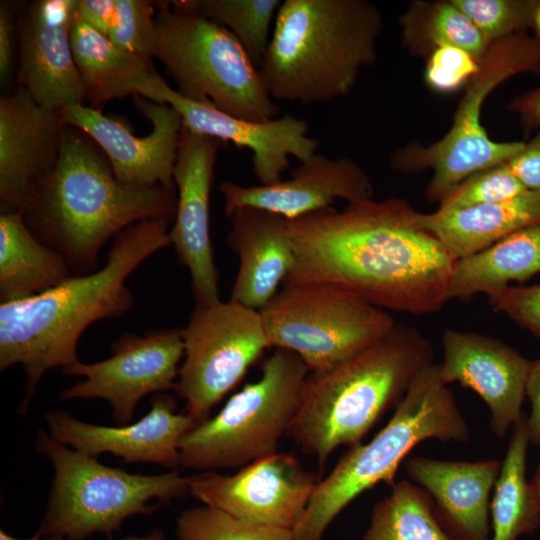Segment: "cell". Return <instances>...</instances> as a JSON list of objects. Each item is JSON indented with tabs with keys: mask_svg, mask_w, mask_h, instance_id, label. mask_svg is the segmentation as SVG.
Listing matches in <instances>:
<instances>
[{
	"mask_svg": "<svg viewBox=\"0 0 540 540\" xmlns=\"http://www.w3.org/2000/svg\"><path fill=\"white\" fill-rule=\"evenodd\" d=\"M182 337L176 391L198 425L270 345L260 312L233 300L195 306Z\"/></svg>",
	"mask_w": 540,
	"mask_h": 540,
	"instance_id": "cell-12",
	"label": "cell"
},
{
	"mask_svg": "<svg viewBox=\"0 0 540 540\" xmlns=\"http://www.w3.org/2000/svg\"><path fill=\"white\" fill-rule=\"evenodd\" d=\"M540 272V221L527 225L490 247L456 260L448 297L462 301L477 294L494 296L512 281L524 282Z\"/></svg>",
	"mask_w": 540,
	"mask_h": 540,
	"instance_id": "cell-27",
	"label": "cell"
},
{
	"mask_svg": "<svg viewBox=\"0 0 540 540\" xmlns=\"http://www.w3.org/2000/svg\"><path fill=\"white\" fill-rule=\"evenodd\" d=\"M524 72L540 74V38L526 32L490 44L479 68L466 84L446 135L428 147L408 146L391 156V166L403 172L431 168L425 195L440 202L471 175L504 164L525 142L490 139L480 117L485 99L501 83Z\"/></svg>",
	"mask_w": 540,
	"mask_h": 540,
	"instance_id": "cell-10",
	"label": "cell"
},
{
	"mask_svg": "<svg viewBox=\"0 0 540 540\" xmlns=\"http://www.w3.org/2000/svg\"><path fill=\"white\" fill-rule=\"evenodd\" d=\"M456 261L476 254L509 234L540 221V191L501 202L417 214Z\"/></svg>",
	"mask_w": 540,
	"mask_h": 540,
	"instance_id": "cell-25",
	"label": "cell"
},
{
	"mask_svg": "<svg viewBox=\"0 0 540 540\" xmlns=\"http://www.w3.org/2000/svg\"><path fill=\"white\" fill-rule=\"evenodd\" d=\"M509 109L518 113L529 126H540V86L515 98Z\"/></svg>",
	"mask_w": 540,
	"mask_h": 540,
	"instance_id": "cell-43",
	"label": "cell"
},
{
	"mask_svg": "<svg viewBox=\"0 0 540 540\" xmlns=\"http://www.w3.org/2000/svg\"><path fill=\"white\" fill-rule=\"evenodd\" d=\"M403 43L417 54L440 46H454L470 53L478 62L490 43L470 18L451 1L416 2L401 18Z\"/></svg>",
	"mask_w": 540,
	"mask_h": 540,
	"instance_id": "cell-30",
	"label": "cell"
},
{
	"mask_svg": "<svg viewBox=\"0 0 540 540\" xmlns=\"http://www.w3.org/2000/svg\"><path fill=\"white\" fill-rule=\"evenodd\" d=\"M41 534L37 531L32 537L27 539H18L6 533L3 529L0 530V540H40Z\"/></svg>",
	"mask_w": 540,
	"mask_h": 540,
	"instance_id": "cell-46",
	"label": "cell"
},
{
	"mask_svg": "<svg viewBox=\"0 0 540 540\" xmlns=\"http://www.w3.org/2000/svg\"><path fill=\"white\" fill-rule=\"evenodd\" d=\"M434 363L431 341L398 324L370 347L319 374L309 373L287 432L320 468L340 446H354L404 398L414 378Z\"/></svg>",
	"mask_w": 540,
	"mask_h": 540,
	"instance_id": "cell-5",
	"label": "cell"
},
{
	"mask_svg": "<svg viewBox=\"0 0 540 540\" xmlns=\"http://www.w3.org/2000/svg\"><path fill=\"white\" fill-rule=\"evenodd\" d=\"M478 68L479 62L467 51L449 45L440 46L429 55L425 79L432 89L450 93L467 84Z\"/></svg>",
	"mask_w": 540,
	"mask_h": 540,
	"instance_id": "cell-37",
	"label": "cell"
},
{
	"mask_svg": "<svg viewBox=\"0 0 540 540\" xmlns=\"http://www.w3.org/2000/svg\"><path fill=\"white\" fill-rule=\"evenodd\" d=\"M491 44L533 28L538 0H452Z\"/></svg>",
	"mask_w": 540,
	"mask_h": 540,
	"instance_id": "cell-34",
	"label": "cell"
},
{
	"mask_svg": "<svg viewBox=\"0 0 540 540\" xmlns=\"http://www.w3.org/2000/svg\"><path fill=\"white\" fill-rule=\"evenodd\" d=\"M175 400L157 395L150 411L139 421L111 427L80 421L64 411H51L46 420L50 436L63 445L97 457L109 452L126 463L179 465L182 437L196 426L186 413H176Z\"/></svg>",
	"mask_w": 540,
	"mask_h": 540,
	"instance_id": "cell-21",
	"label": "cell"
},
{
	"mask_svg": "<svg viewBox=\"0 0 540 540\" xmlns=\"http://www.w3.org/2000/svg\"><path fill=\"white\" fill-rule=\"evenodd\" d=\"M165 218L137 222L114 239L103 267L73 275L39 295L0 303V370L20 364L26 375V413L43 375L79 361L77 345L93 323L126 314L134 296L128 277L150 256L171 245Z\"/></svg>",
	"mask_w": 540,
	"mask_h": 540,
	"instance_id": "cell-2",
	"label": "cell"
},
{
	"mask_svg": "<svg viewBox=\"0 0 540 540\" xmlns=\"http://www.w3.org/2000/svg\"><path fill=\"white\" fill-rule=\"evenodd\" d=\"M408 478L430 497L437 519L451 540H490V493L501 462L445 461L412 457Z\"/></svg>",
	"mask_w": 540,
	"mask_h": 540,
	"instance_id": "cell-23",
	"label": "cell"
},
{
	"mask_svg": "<svg viewBox=\"0 0 540 540\" xmlns=\"http://www.w3.org/2000/svg\"><path fill=\"white\" fill-rule=\"evenodd\" d=\"M111 351L112 355L105 360L92 364L78 361L63 368L64 375L85 379L64 389L60 400L105 399L115 420L128 424L144 396L176 390L178 365L184 357L182 328L152 330L144 336L126 333Z\"/></svg>",
	"mask_w": 540,
	"mask_h": 540,
	"instance_id": "cell-13",
	"label": "cell"
},
{
	"mask_svg": "<svg viewBox=\"0 0 540 540\" xmlns=\"http://www.w3.org/2000/svg\"><path fill=\"white\" fill-rule=\"evenodd\" d=\"M221 141L183 126L173 179L177 207L169 230L179 262L188 268L195 306L220 300L209 232V200Z\"/></svg>",
	"mask_w": 540,
	"mask_h": 540,
	"instance_id": "cell-17",
	"label": "cell"
},
{
	"mask_svg": "<svg viewBox=\"0 0 540 540\" xmlns=\"http://www.w3.org/2000/svg\"><path fill=\"white\" fill-rule=\"evenodd\" d=\"M417 214L391 197L287 219L294 265L283 285L331 288L386 311H440L455 260Z\"/></svg>",
	"mask_w": 540,
	"mask_h": 540,
	"instance_id": "cell-1",
	"label": "cell"
},
{
	"mask_svg": "<svg viewBox=\"0 0 540 540\" xmlns=\"http://www.w3.org/2000/svg\"><path fill=\"white\" fill-rule=\"evenodd\" d=\"M75 0H37L19 13V85L39 105L60 111L84 104L71 28Z\"/></svg>",
	"mask_w": 540,
	"mask_h": 540,
	"instance_id": "cell-19",
	"label": "cell"
},
{
	"mask_svg": "<svg viewBox=\"0 0 540 540\" xmlns=\"http://www.w3.org/2000/svg\"><path fill=\"white\" fill-rule=\"evenodd\" d=\"M532 495L540 507V465L538 466L532 480L529 482Z\"/></svg>",
	"mask_w": 540,
	"mask_h": 540,
	"instance_id": "cell-45",
	"label": "cell"
},
{
	"mask_svg": "<svg viewBox=\"0 0 540 540\" xmlns=\"http://www.w3.org/2000/svg\"><path fill=\"white\" fill-rule=\"evenodd\" d=\"M71 44L85 99L93 108L115 98L140 96L159 75L151 60L120 49L75 17Z\"/></svg>",
	"mask_w": 540,
	"mask_h": 540,
	"instance_id": "cell-26",
	"label": "cell"
},
{
	"mask_svg": "<svg viewBox=\"0 0 540 540\" xmlns=\"http://www.w3.org/2000/svg\"><path fill=\"white\" fill-rule=\"evenodd\" d=\"M259 312L270 348L294 352L313 374L345 363L396 325L386 310L314 285H283Z\"/></svg>",
	"mask_w": 540,
	"mask_h": 540,
	"instance_id": "cell-11",
	"label": "cell"
},
{
	"mask_svg": "<svg viewBox=\"0 0 540 540\" xmlns=\"http://www.w3.org/2000/svg\"><path fill=\"white\" fill-rule=\"evenodd\" d=\"M529 191H540V133L503 164Z\"/></svg>",
	"mask_w": 540,
	"mask_h": 540,
	"instance_id": "cell-40",
	"label": "cell"
},
{
	"mask_svg": "<svg viewBox=\"0 0 540 540\" xmlns=\"http://www.w3.org/2000/svg\"><path fill=\"white\" fill-rule=\"evenodd\" d=\"M116 8V0H75L74 17L108 36Z\"/></svg>",
	"mask_w": 540,
	"mask_h": 540,
	"instance_id": "cell-41",
	"label": "cell"
},
{
	"mask_svg": "<svg viewBox=\"0 0 540 540\" xmlns=\"http://www.w3.org/2000/svg\"><path fill=\"white\" fill-rule=\"evenodd\" d=\"M47 540H65V539L54 537V538H48ZM117 540H166V537L163 530L154 529L152 532H150L147 535H143V536L130 535V536L123 537Z\"/></svg>",
	"mask_w": 540,
	"mask_h": 540,
	"instance_id": "cell-44",
	"label": "cell"
},
{
	"mask_svg": "<svg viewBox=\"0 0 540 540\" xmlns=\"http://www.w3.org/2000/svg\"><path fill=\"white\" fill-rule=\"evenodd\" d=\"M155 5L153 58L166 68L181 95L253 122L278 117L279 107L259 68L227 28L181 0Z\"/></svg>",
	"mask_w": 540,
	"mask_h": 540,
	"instance_id": "cell-7",
	"label": "cell"
},
{
	"mask_svg": "<svg viewBox=\"0 0 540 540\" xmlns=\"http://www.w3.org/2000/svg\"><path fill=\"white\" fill-rule=\"evenodd\" d=\"M522 413L512 427L507 452L501 463L490 502V540H517L540 528V507L526 480L529 435Z\"/></svg>",
	"mask_w": 540,
	"mask_h": 540,
	"instance_id": "cell-29",
	"label": "cell"
},
{
	"mask_svg": "<svg viewBox=\"0 0 540 540\" xmlns=\"http://www.w3.org/2000/svg\"><path fill=\"white\" fill-rule=\"evenodd\" d=\"M184 6L227 28L257 67L271 36L279 0H181Z\"/></svg>",
	"mask_w": 540,
	"mask_h": 540,
	"instance_id": "cell-32",
	"label": "cell"
},
{
	"mask_svg": "<svg viewBox=\"0 0 540 540\" xmlns=\"http://www.w3.org/2000/svg\"><path fill=\"white\" fill-rule=\"evenodd\" d=\"M140 97L173 107L183 126L197 134L250 150L260 185L281 181L282 173L291 165L290 157L303 163L317 153L319 142L308 136V123L290 114L264 122L245 120L181 95L160 75Z\"/></svg>",
	"mask_w": 540,
	"mask_h": 540,
	"instance_id": "cell-15",
	"label": "cell"
},
{
	"mask_svg": "<svg viewBox=\"0 0 540 540\" xmlns=\"http://www.w3.org/2000/svg\"><path fill=\"white\" fill-rule=\"evenodd\" d=\"M470 433L451 390L433 363L412 381L388 423L366 444L351 446L320 479L292 533L294 540H322L335 518L379 483L392 487L399 465L420 442H465Z\"/></svg>",
	"mask_w": 540,
	"mask_h": 540,
	"instance_id": "cell-6",
	"label": "cell"
},
{
	"mask_svg": "<svg viewBox=\"0 0 540 540\" xmlns=\"http://www.w3.org/2000/svg\"><path fill=\"white\" fill-rule=\"evenodd\" d=\"M73 276L65 258L38 240L23 212L0 213V301L46 292Z\"/></svg>",
	"mask_w": 540,
	"mask_h": 540,
	"instance_id": "cell-28",
	"label": "cell"
},
{
	"mask_svg": "<svg viewBox=\"0 0 540 540\" xmlns=\"http://www.w3.org/2000/svg\"><path fill=\"white\" fill-rule=\"evenodd\" d=\"M533 28L535 29L536 36L540 38V4L534 15Z\"/></svg>",
	"mask_w": 540,
	"mask_h": 540,
	"instance_id": "cell-47",
	"label": "cell"
},
{
	"mask_svg": "<svg viewBox=\"0 0 540 540\" xmlns=\"http://www.w3.org/2000/svg\"><path fill=\"white\" fill-rule=\"evenodd\" d=\"M309 373L294 352L275 348L257 381L246 384L215 416L182 437L179 465L203 472L242 468L277 452Z\"/></svg>",
	"mask_w": 540,
	"mask_h": 540,
	"instance_id": "cell-9",
	"label": "cell"
},
{
	"mask_svg": "<svg viewBox=\"0 0 540 540\" xmlns=\"http://www.w3.org/2000/svg\"><path fill=\"white\" fill-rule=\"evenodd\" d=\"M155 14V2L116 0L115 15L107 37L120 49L152 60Z\"/></svg>",
	"mask_w": 540,
	"mask_h": 540,
	"instance_id": "cell-35",
	"label": "cell"
},
{
	"mask_svg": "<svg viewBox=\"0 0 540 540\" xmlns=\"http://www.w3.org/2000/svg\"><path fill=\"white\" fill-rule=\"evenodd\" d=\"M135 98L138 110L152 125L143 137L136 136L123 121L84 104H72L59 112L65 125L78 128L95 142L120 182L176 188L173 172L183 128L181 116L167 104Z\"/></svg>",
	"mask_w": 540,
	"mask_h": 540,
	"instance_id": "cell-16",
	"label": "cell"
},
{
	"mask_svg": "<svg viewBox=\"0 0 540 540\" xmlns=\"http://www.w3.org/2000/svg\"><path fill=\"white\" fill-rule=\"evenodd\" d=\"M64 127L20 85L0 98V213L24 211L57 162Z\"/></svg>",
	"mask_w": 540,
	"mask_h": 540,
	"instance_id": "cell-18",
	"label": "cell"
},
{
	"mask_svg": "<svg viewBox=\"0 0 540 540\" xmlns=\"http://www.w3.org/2000/svg\"><path fill=\"white\" fill-rule=\"evenodd\" d=\"M439 374L444 384L473 390L490 409L493 433L504 438L522 415L531 362L494 337L446 329Z\"/></svg>",
	"mask_w": 540,
	"mask_h": 540,
	"instance_id": "cell-20",
	"label": "cell"
},
{
	"mask_svg": "<svg viewBox=\"0 0 540 540\" xmlns=\"http://www.w3.org/2000/svg\"><path fill=\"white\" fill-rule=\"evenodd\" d=\"M381 11L366 0H285L259 71L273 100L310 105L348 95L376 60Z\"/></svg>",
	"mask_w": 540,
	"mask_h": 540,
	"instance_id": "cell-4",
	"label": "cell"
},
{
	"mask_svg": "<svg viewBox=\"0 0 540 540\" xmlns=\"http://www.w3.org/2000/svg\"><path fill=\"white\" fill-rule=\"evenodd\" d=\"M176 207V188L120 182L95 142L65 125L57 162L23 215L34 236L61 254L73 275H85L97 270L108 240L143 220H172Z\"/></svg>",
	"mask_w": 540,
	"mask_h": 540,
	"instance_id": "cell-3",
	"label": "cell"
},
{
	"mask_svg": "<svg viewBox=\"0 0 540 540\" xmlns=\"http://www.w3.org/2000/svg\"><path fill=\"white\" fill-rule=\"evenodd\" d=\"M526 191L529 190L501 164L475 173L462 181L439 202L438 209L452 210L501 202Z\"/></svg>",
	"mask_w": 540,
	"mask_h": 540,
	"instance_id": "cell-36",
	"label": "cell"
},
{
	"mask_svg": "<svg viewBox=\"0 0 540 540\" xmlns=\"http://www.w3.org/2000/svg\"><path fill=\"white\" fill-rule=\"evenodd\" d=\"M177 540H294L292 530L260 525L209 506L193 507L176 520Z\"/></svg>",
	"mask_w": 540,
	"mask_h": 540,
	"instance_id": "cell-33",
	"label": "cell"
},
{
	"mask_svg": "<svg viewBox=\"0 0 540 540\" xmlns=\"http://www.w3.org/2000/svg\"><path fill=\"white\" fill-rule=\"evenodd\" d=\"M362 540H451L428 494L407 480L395 482L373 508Z\"/></svg>",
	"mask_w": 540,
	"mask_h": 540,
	"instance_id": "cell-31",
	"label": "cell"
},
{
	"mask_svg": "<svg viewBox=\"0 0 540 540\" xmlns=\"http://www.w3.org/2000/svg\"><path fill=\"white\" fill-rule=\"evenodd\" d=\"M319 480L297 457L277 451L235 474L207 471L190 476L189 493L239 519L293 530Z\"/></svg>",
	"mask_w": 540,
	"mask_h": 540,
	"instance_id": "cell-14",
	"label": "cell"
},
{
	"mask_svg": "<svg viewBox=\"0 0 540 540\" xmlns=\"http://www.w3.org/2000/svg\"><path fill=\"white\" fill-rule=\"evenodd\" d=\"M36 449L54 468L48 506L38 529L42 537L85 540L111 535L128 517L149 515L158 505L189 493L190 477L179 471L140 475L105 466L96 457L71 450L43 431Z\"/></svg>",
	"mask_w": 540,
	"mask_h": 540,
	"instance_id": "cell-8",
	"label": "cell"
},
{
	"mask_svg": "<svg viewBox=\"0 0 540 540\" xmlns=\"http://www.w3.org/2000/svg\"><path fill=\"white\" fill-rule=\"evenodd\" d=\"M18 32V16L15 2L0 4V80L4 85L10 78L14 64Z\"/></svg>",
	"mask_w": 540,
	"mask_h": 540,
	"instance_id": "cell-39",
	"label": "cell"
},
{
	"mask_svg": "<svg viewBox=\"0 0 540 540\" xmlns=\"http://www.w3.org/2000/svg\"><path fill=\"white\" fill-rule=\"evenodd\" d=\"M488 300L496 312L540 339V284L509 286Z\"/></svg>",
	"mask_w": 540,
	"mask_h": 540,
	"instance_id": "cell-38",
	"label": "cell"
},
{
	"mask_svg": "<svg viewBox=\"0 0 540 540\" xmlns=\"http://www.w3.org/2000/svg\"><path fill=\"white\" fill-rule=\"evenodd\" d=\"M525 394L531 402V414L526 421L529 440L540 447V358L531 362Z\"/></svg>",
	"mask_w": 540,
	"mask_h": 540,
	"instance_id": "cell-42",
	"label": "cell"
},
{
	"mask_svg": "<svg viewBox=\"0 0 540 540\" xmlns=\"http://www.w3.org/2000/svg\"><path fill=\"white\" fill-rule=\"evenodd\" d=\"M224 214L251 207L278 214L288 220L331 207L336 199L348 203L372 199L374 188L367 173L354 160L329 158L316 153L292 171L288 179L269 185L220 184Z\"/></svg>",
	"mask_w": 540,
	"mask_h": 540,
	"instance_id": "cell-22",
	"label": "cell"
},
{
	"mask_svg": "<svg viewBox=\"0 0 540 540\" xmlns=\"http://www.w3.org/2000/svg\"><path fill=\"white\" fill-rule=\"evenodd\" d=\"M230 218L227 244L239 259L230 300L260 311L278 293L294 265L287 219L251 207L237 209Z\"/></svg>",
	"mask_w": 540,
	"mask_h": 540,
	"instance_id": "cell-24",
	"label": "cell"
}]
</instances>
